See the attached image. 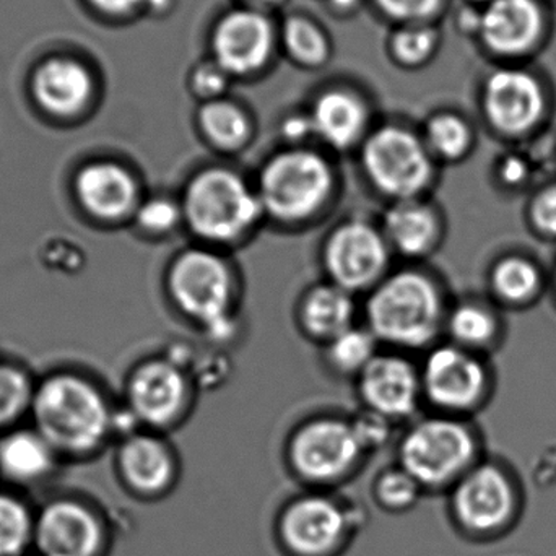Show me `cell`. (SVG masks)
<instances>
[{
  "mask_svg": "<svg viewBox=\"0 0 556 556\" xmlns=\"http://www.w3.org/2000/svg\"><path fill=\"white\" fill-rule=\"evenodd\" d=\"M451 303L446 285L433 270L401 264L362 298L359 323L382 349L424 355L444 339Z\"/></svg>",
  "mask_w": 556,
  "mask_h": 556,
  "instance_id": "1",
  "label": "cell"
},
{
  "mask_svg": "<svg viewBox=\"0 0 556 556\" xmlns=\"http://www.w3.org/2000/svg\"><path fill=\"white\" fill-rule=\"evenodd\" d=\"M163 287L175 313L211 345H227L240 333L243 280L227 251L182 248L169 260Z\"/></svg>",
  "mask_w": 556,
  "mask_h": 556,
  "instance_id": "2",
  "label": "cell"
},
{
  "mask_svg": "<svg viewBox=\"0 0 556 556\" xmlns=\"http://www.w3.org/2000/svg\"><path fill=\"white\" fill-rule=\"evenodd\" d=\"M266 224L281 231L307 230L332 212L342 192L336 163L311 147H285L253 176Z\"/></svg>",
  "mask_w": 556,
  "mask_h": 556,
  "instance_id": "3",
  "label": "cell"
},
{
  "mask_svg": "<svg viewBox=\"0 0 556 556\" xmlns=\"http://www.w3.org/2000/svg\"><path fill=\"white\" fill-rule=\"evenodd\" d=\"M178 195L192 243L231 253L266 225L253 178L231 166H201Z\"/></svg>",
  "mask_w": 556,
  "mask_h": 556,
  "instance_id": "4",
  "label": "cell"
},
{
  "mask_svg": "<svg viewBox=\"0 0 556 556\" xmlns=\"http://www.w3.org/2000/svg\"><path fill=\"white\" fill-rule=\"evenodd\" d=\"M480 438L469 418L428 414L405 425L397 438L395 463L425 493L451 490L480 463Z\"/></svg>",
  "mask_w": 556,
  "mask_h": 556,
  "instance_id": "5",
  "label": "cell"
},
{
  "mask_svg": "<svg viewBox=\"0 0 556 556\" xmlns=\"http://www.w3.org/2000/svg\"><path fill=\"white\" fill-rule=\"evenodd\" d=\"M31 414L36 431L55 453L97 450L114 430V414L97 386L74 375H55L35 391Z\"/></svg>",
  "mask_w": 556,
  "mask_h": 556,
  "instance_id": "6",
  "label": "cell"
},
{
  "mask_svg": "<svg viewBox=\"0 0 556 556\" xmlns=\"http://www.w3.org/2000/svg\"><path fill=\"white\" fill-rule=\"evenodd\" d=\"M479 108L496 139L531 142L554 117V85L534 64H493L480 84Z\"/></svg>",
  "mask_w": 556,
  "mask_h": 556,
  "instance_id": "7",
  "label": "cell"
},
{
  "mask_svg": "<svg viewBox=\"0 0 556 556\" xmlns=\"http://www.w3.org/2000/svg\"><path fill=\"white\" fill-rule=\"evenodd\" d=\"M362 179L384 205L428 198L437 188L440 165L425 146L421 134L386 124L368 134L358 150Z\"/></svg>",
  "mask_w": 556,
  "mask_h": 556,
  "instance_id": "8",
  "label": "cell"
},
{
  "mask_svg": "<svg viewBox=\"0 0 556 556\" xmlns=\"http://www.w3.org/2000/svg\"><path fill=\"white\" fill-rule=\"evenodd\" d=\"M366 451L350 417L314 415L291 430L285 463L307 490H330L352 479L365 463Z\"/></svg>",
  "mask_w": 556,
  "mask_h": 556,
  "instance_id": "9",
  "label": "cell"
},
{
  "mask_svg": "<svg viewBox=\"0 0 556 556\" xmlns=\"http://www.w3.org/2000/svg\"><path fill=\"white\" fill-rule=\"evenodd\" d=\"M418 365L424 405L433 414L470 420L492 397L493 371L486 356L441 340Z\"/></svg>",
  "mask_w": 556,
  "mask_h": 556,
  "instance_id": "10",
  "label": "cell"
},
{
  "mask_svg": "<svg viewBox=\"0 0 556 556\" xmlns=\"http://www.w3.org/2000/svg\"><path fill=\"white\" fill-rule=\"evenodd\" d=\"M394 261L378 218L350 215L337 222L320 241L324 278L358 298L391 273Z\"/></svg>",
  "mask_w": 556,
  "mask_h": 556,
  "instance_id": "11",
  "label": "cell"
},
{
  "mask_svg": "<svg viewBox=\"0 0 556 556\" xmlns=\"http://www.w3.org/2000/svg\"><path fill=\"white\" fill-rule=\"evenodd\" d=\"M355 531V511L327 490L293 496L276 519L277 544L287 556L342 555Z\"/></svg>",
  "mask_w": 556,
  "mask_h": 556,
  "instance_id": "12",
  "label": "cell"
},
{
  "mask_svg": "<svg viewBox=\"0 0 556 556\" xmlns=\"http://www.w3.org/2000/svg\"><path fill=\"white\" fill-rule=\"evenodd\" d=\"M554 33L552 0H492L480 9L476 39L493 64H534Z\"/></svg>",
  "mask_w": 556,
  "mask_h": 556,
  "instance_id": "13",
  "label": "cell"
},
{
  "mask_svg": "<svg viewBox=\"0 0 556 556\" xmlns=\"http://www.w3.org/2000/svg\"><path fill=\"white\" fill-rule=\"evenodd\" d=\"M191 372L172 356H153L136 366L127 379V408L143 430L165 433L185 424L194 408Z\"/></svg>",
  "mask_w": 556,
  "mask_h": 556,
  "instance_id": "14",
  "label": "cell"
},
{
  "mask_svg": "<svg viewBox=\"0 0 556 556\" xmlns=\"http://www.w3.org/2000/svg\"><path fill=\"white\" fill-rule=\"evenodd\" d=\"M353 384L359 408L381 415L395 427L420 417L424 407L420 365L408 353L381 349Z\"/></svg>",
  "mask_w": 556,
  "mask_h": 556,
  "instance_id": "15",
  "label": "cell"
},
{
  "mask_svg": "<svg viewBox=\"0 0 556 556\" xmlns=\"http://www.w3.org/2000/svg\"><path fill=\"white\" fill-rule=\"evenodd\" d=\"M516 506L515 483L495 463L480 460L450 490L451 516L467 534L502 531L515 519Z\"/></svg>",
  "mask_w": 556,
  "mask_h": 556,
  "instance_id": "16",
  "label": "cell"
},
{
  "mask_svg": "<svg viewBox=\"0 0 556 556\" xmlns=\"http://www.w3.org/2000/svg\"><path fill=\"white\" fill-rule=\"evenodd\" d=\"M378 222L394 260L402 264L427 263L446 240V215L431 195L384 205Z\"/></svg>",
  "mask_w": 556,
  "mask_h": 556,
  "instance_id": "17",
  "label": "cell"
},
{
  "mask_svg": "<svg viewBox=\"0 0 556 556\" xmlns=\"http://www.w3.org/2000/svg\"><path fill=\"white\" fill-rule=\"evenodd\" d=\"M117 469L127 489L142 498H162L178 485L181 463L165 434L143 430L127 434L117 451Z\"/></svg>",
  "mask_w": 556,
  "mask_h": 556,
  "instance_id": "18",
  "label": "cell"
},
{
  "mask_svg": "<svg viewBox=\"0 0 556 556\" xmlns=\"http://www.w3.org/2000/svg\"><path fill=\"white\" fill-rule=\"evenodd\" d=\"M75 194L88 215L108 224L132 220L146 198L139 176L123 163H88L75 178Z\"/></svg>",
  "mask_w": 556,
  "mask_h": 556,
  "instance_id": "19",
  "label": "cell"
},
{
  "mask_svg": "<svg viewBox=\"0 0 556 556\" xmlns=\"http://www.w3.org/2000/svg\"><path fill=\"white\" fill-rule=\"evenodd\" d=\"M33 542L42 556H97L103 528L87 506L54 502L36 519Z\"/></svg>",
  "mask_w": 556,
  "mask_h": 556,
  "instance_id": "20",
  "label": "cell"
},
{
  "mask_svg": "<svg viewBox=\"0 0 556 556\" xmlns=\"http://www.w3.org/2000/svg\"><path fill=\"white\" fill-rule=\"evenodd\" d=\"M362 319L358 296L332 281L309 285L298 298L294 323L304 339L323 349L330 340L356 326Z\"/></svg>",
  "mask_w": 556,
  "mask_h": 556,
  "instance_id": "21",
  "label": "cell"
},
{
  "mask_svg": "<svg viewBox=\"0 0 556 556\" xmlns=\"http://www.w3.org/2000/svg\"><path fill=\"white\" fill-rule=\"evenodd\" d=\"M273 48V29L254 10H237L218 23L214 36L217 62L228 74H250L266 64Z\"/></svg>",
  "mask_w": 556,
  "mask_h": 556,
  "instance_id": "22",
  "label": "cell"
},
{
  "mask_svg": "<svg viewBox=\"0 0 556 556\" xmlns=\"http://www.w3.org/2000/svg\"><path fill=\"white\" fill-rule=\"evenodd\" d=\"M33 94L42 110L59 117L80 113L93 94V78L74 59H49L33 75Z\"/></svg>",
  "mask_w": 556,
  "mask_h": 556,
  "instance_id": "23",
  "label": "cell"
},
{
  "mask_svg": "<svg viewBox=\"0 0 556 556\" xmlns=\"http://www.w3.org/2000/svg\"><path fill=\"white\" fill-rule=\"evenodd\" d=\"M314 137L332 152L358 150L369 132L368 114L358 98L343 91L323 94L309 114Z\"/></svg>",
  "mask_w": 556,
  "mask_h": 556,
  "instance_id": "24",
  "label": "cell"
},
{
  "mask_svg": "<svg viewBox=\"0 0 556 556\" xmlns=\"http://www.w3.org/2000/svg\"><path fill=\"white\" fill-rule=\"evenodd\" d=\"M503 333L502 309L492 300L466 296L451 303L443 340L486 356L502 343Z\"/></svg>",
  "mask_w": 556,
  "mask_h": 556,
  "instance_id": "25",
  "label": "cell"
},
{
  "mask_svg": "<svg viewBox=\"0 0 556 556\" xmlns=\"http://www.w3.org/2000/svg\"><path fill=\"white\" fill-rule=\"evenodd\" d=\"M547 277L528 254L508 253L495 260L486 276L490 300L502 309H526L544 294Z\"/></svg>",
  "mask_w": 556,
  "mask_h": 556,
  "instance_id": "26",
  "label": "cell"
},
{
  "mask_svg": "<svg viewBox=\"0 0 556 556\" xmlns=\"http://www.w3.org/2000/svg\"><path fill=\"white\" fill-rule=\"evenodd\" d=\"M54 453L38 431H13L0 440V472L12 482H36L51 472Z\"/></svg>",
  "mask_w": 556,
  "mask_h": 556,
  "instance_id": "27",
  "label": "cell"
},
{
  "mask_svg": "<svg viewBox=\"0 0 556 556\" xmlns=\"http://www.w3.org/2000/svg\"><path fill=\"white\" fill-rule=\"evenodd\" d=\"M425 146L438 165L466 162L477 146L476 127L463 114L443 111L431 116L421 130Z\"/></svg>",
  "mask_w": 556,
  "mask_h": 556,
  "instance_id": "28",
  "label": "cell"
},
{
  "mask_svg": "<svg viewBox=\"0 0 556 556\" xmlns=\"http://www.w3.org/2000/svg\"><path fill=\"white\" fill-rule=\"evenodd\" d=\"M198 123L208 146L228 155L247 149L253 137V127L244 111L228 101L205 103L199 111Z\"/></svg>",
  "mask_w": 556,
  "mask_h": 556,
  "instance_id": "29",
  "label": "cell"
},
{
  "mask_svg": "<svg viewBox=\"0 0 556 556\" xmlns=\"http://www.w3.org/2000/svg\"><path fill=\"white\" fill-rule=\"evenodd\" d=\"M381 349L368 327L359 323L323 346L324 365L332 375L355 381Z\"/></svg>",
  "mask_w": 556,
  "mask_h": 556,
  "instance_id": "30",
  "label": "cell"
},
{
  "mask_svg": "<svg viewBox=\"0 0 556 556\" xmlns=\"http://www.w3.org/2000/svg\"><path fill=\"white\" fill-rule=\"evenodd\" d=\"M130 222L149 240L163 241L175 237L178 231L185 230L179 195L169 192L146 195Z\"/></svg>",
  "mask_w": 556,
  "mask_h": 556,
  "instance_id": "31",
  "label": "cell"
},
{
  "mask_svg": "<svg viewBox=\"0 0 556 556\" xmlns=\"http://www.w3.org/2000/svg\"><path fill=\"white\" fill-rule=\"evenodd\" d=\"M371 495L382 511L402 515L414 509L425 492L417 480L395 463L382 469L372 480Z\"/></svg>",
  "mask_w": 556,
  "mask_h": 556,
  "instance_id": "32",
  "label": "cell"
},
{
  "mask_svg": "<svg viewBox=\"0 0 556 556\" xmlns=\"http://www.w3.org/2000/svg\"><path fill=\"white\" fill-rule=\"evenodd\" d=\"M35 521L18 500L0 495V556H18L33 542Z\"/></svg>",
  "mask_w": 556,
  "mask_h": 556,
  "instance_id": "33",
  "label": "cell"
},
{
  "mask_svg": "<svg viewBox=\"0 0 556 556\" xmlns=\"http://www.w3.org/2000/svg\"><path fill=\"white\" fill-rule=\"evenodd\" d=\"M35 391L22 369L0 365V427L13 424L26 410H31Z\"/></svg>",
  "mask_w": 556,
  "mask_h": 556,
  "instance_id": "34",
  "label": "cell"
},
{
  "mask_svg": "<svg viewBox=\"0 0 556 556\" xmlns=\"http://www.w3.org/2000/svg\"><path fill=\"white\" fill-rule=\"evenodd\" d=\"M285 46L296 61L319 64L326 59L327 42L319 28L304 18H290L283 29Z\"/></svg>",
  "mask_w": 556,
  "mask_h": 556,
  "instance_id": "35",
  "label": "cell"
},
{
  "mask_svg": "<svg viewBox=\"0 0 556 556\" xmlns=\"http://www.w3.org/2000/svg\"><path fill=\"white\" fill-rule=\"evenodd\" d=\"M529 228L544 241L556 243V179L532 192L526 208Z\"/></svg>",
  "mask_w": 556,
  "mask_h": 556,
  "instance_id": "36",
  "label": "cell"
},
{
  "mask_svg": "<svg viewBox=\"0 0 556 556\" xmlns=\"http://www.w3.org/2000/svg\"><path fill=\"white\" fill-rule=\"evenodd\" d=\"M438 45L437 29L430 26H412L401 29L392 39V51L404 64H420L427 61Z\"/></svg>",
  "mask_w": 556,
  "mask_h": 556,
  "instance_id": "37",
  "label": "cell"
},
{
  "mask_svg": "<svg viewBox=\"0 0 556 556\" xmlns=\"http://www.w3.org/2000/svg\"><path fill=\"white\" fill-rule=\"evenodd\" d=\"M350 420H352L359 443H362L363 450L366 451L368 456L386 446L391 441L395 428H397L391 421L382 418L381 415L372 414V412L365 410V408H359L353 417H350Z\"/></svg>",
  "mask_w": 556,
  "mask_h": 556,
  "instance_id": "38",
  "label": "cell"
},
{
  "mask_svg": "<svg viewBox=\"0 0 556 556\" xmlns=\"http://www.w3.org/2000/svg\"><path fill=\"white\" fill-rule=\"evenodd\" d=\"M534 175V166L529 156L521 152H508L498 160L495 166V178L505 191L525 189Z\"/></svg>",
  "mask_w": 556,
  "mask_h": 556,
  "instance_id": "39",
  "label": "cell"
},
{
  "mask_svg": "<svg viewBox=\"0 0 556 556\" xmlns=\"http://www.w3.org/2000/svg\"><path fill=\"white\" fill-rule=\"evenodd\" d=\"M382 12L392 18L418 20L431 18L437 15L443 5V0H376Z\"/></svg>",
  "mask_w": 556,
  "mask_h": 556,
  "instance_id": "40",
  "label": "cell"
},
{
  "mask_svg": "<svg viewBox=\"0 0 556 556\" xmlns=\"http://www.w3.org/2000/svg\"><path fill=\"white\" fill-rule=\"evenodd\" d=\"M228 72L218 62H208L195 71L194 90L199 97L215 98L224 93L227 88Z\"/></svg>",
  "mask_w": 556,
  "mask_h": 556,
  "instance_id": "41",
  "label": "cell"
},
{
  "mask_svg": "<svg viewBox=\"0 0 556 556\" xmlns=\"http://www.w3.org/2000/svg\"><path fill=\"white\" fill-rule=\"evenodd\" d=\"M281 134L288 142V147H303L304 140L314 136L313 123L309 116H294L288 117L281 124Z\"/></svg>",
  "mask_w": 556,
  "mask_h": 556,
  "instance_id": "42",
  "label": "cell"
},
{
  "mask_svg": "<svg viewBox=\"0 0 556 556\" xmlns=\"http://www.w3.org/2000/svg\"><path fill=\"white\" fill-rule=\"evenodd\" d=\"M90 2L108 13H126L136 9L143 0H90Z\"/></svg>",
  "mask_w": 556,
  "mask_h": 556,
  "instance_id": "43",
  "label": "cell"
},
{
  "mask_svg": "<svg viewBox=\"0 0 556 556\" xmlns=\"http://www.w3.org/2000/svg\"><path fill=\"white\" fill-rule=\"evenodd\" d=\"M356 0H332L333 5L340 7V9H349V7H353Z\"/></svg>",
  "mask_w": 556,
  "mask_h": 556,
  "instance_id": "44",
  "label": "cell"
},
{
  "mask_svg": "<svg viewBox=\"0 0 556 556\" xmlns=\"http://www.w3.org/2000/svg\"><path fill=\"white\" fill-rule=\"evenodd\" d=\"M248 2L253 3V5L257 7H270L274 3H277L278 0H248Z\"/></svg>",
  "mask_w": 556,
  "mask_h": 556,
  "instance_id": "45",
  "label": "cell"
},
{
  "mask_svg": "<svg viewBox=\"0 0 556 556\" xmlns=\"http://www.w3.org/2000/svg\"><path fill=\"white\" fill-rule=\"evenodd\" d=\"M492 2V0H467V3H470V5L476 7H485L486 3Z\"/></svg>",
  "mask_w": 556,
  "mask_h": 556,
  "instance_id": "46",
  "label": "cell"
},
{
  "mask_svg": "<svg viewBox=\"0 0 556 556\" xmlns=\"http://www.w3.org/2000/svg\"><path fill=\"white\" fill-rule=\"evenodd\" d=\"M153 7H165L166 0H150Z\"/></svg>",
  "mask_w": 556,
  "mask_h": 556,
  "instance_id": "47",
  "label": "cell"
},
{
  "mask_svg": "<svg viewBox=\"0 0 556 556\" xmlns=\"http://www.w3.org/2000/svg\"><path fill=\"white\" fill-rule=\"evenodd\" d=\"M552 280H554V287H555V293H556V263L554 267V277H552Z\"/></svg>",
  "mask_w": 556,
  "mask_h": 556,
  "instance_id": "48",
  "label": "cell"
},
{
  "mask_svg": "<svg viewBox=\"0 0 556 556\" xmlns=\"http://www.w3.org/2000/svg\"><path fill=\"white\" fill-rule=\"evenodd\" d=\"M554 166L556 172V146L554 147Z\"/></svg>",
  "mask_w": 556,
  "mask_h": 556,
  "instance_id": "49",
  "label": "cell"
},
{
  "mask_svg": "<svg viewBox=\"0 0 556 556\" xmlns=\"http://www.w3.org/2000/svg\"><path fill=\"white\" fill-rule=\"evenodd\" d=\"M552 2H556V0H552Z\"/></svg>",
  "mask_w": 556,
  "mask_h": 556,
  "instance_id": "50",
  "label": "cell"
}]
</instances>
